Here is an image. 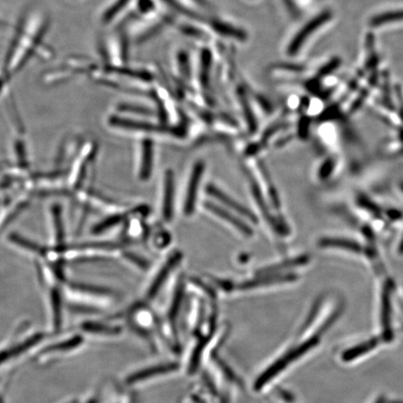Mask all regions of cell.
<instances>
[{
  "label": "cell",
  "instance_id": "1",
  "mask_svg": "<svg viewBox=\"0 0 403 403\" xmlns=\"http://www.w3.org/2000/svg\"><path fill=\"white\" fill-rule=\"evenodd\" d=\"M48 30L49 20L39 11L25 13L20 20L0 69V97L14 76L38 55L44 45Z\"/></svg>",
  "mask_w": 403,
  "mask_h": 403
},
{
  "label": "cell",
  "instance_id": "2",
  "mask_svg": "<svg viewBox=\"0 0 403 403\" xmlns=\"http://www.w3.org/2000/svg\"><path fill=\"white\" fill-rule=\"evenodd\" d=\"M320 337L315 335V336L309 338L306 342L301 343V345L292 348V350H289L287 353L285 354L284 356H282L280 359L273 362V364L267 368L266 370L258 377L257 380H256L254 390L256 391L261 390L264 385L271 382V380L275 378L282 371L285 370L290 363L294 362L295 360L300 359L304 354H306L307 352H309V350H311L315 346H317L318 343H320Z\"/></svg>",
  "mask_w": 403,
  "mask_h": 403
},
{
  "label": "cell",
  "instance_id": "3",
  "mask_svg": "<svg viewBox=\"0 0 403 403\" xmlns=\"http://www.w3.org/2000/svg\"><path fill=\"white\" fill-rule=\"evenodd\" d=\"M392 290L393 283L385 282L382 292L381 324L382 337L385 342H391L394 337L392 329Z\"/></svg>",
  "mask_w": 403,
  "mask_h": 403
},
{
  "label": "cell",
  "instance_id": "4",
  "mask_svg": "<svg viewBox=\"0 0 403 403\" xmlns=\"http://www.w3.org/2000/svg\"><path fill=\"white\" fill-rule=\"evenodd\" d=\"M332 17L331 11H324V13L318 14L317 17L312 19L308 24L304 25L300 32H299L297 35L295 36V38L293 39V41L290 42L289 49H287V53H289V55H295L298 50L301 49V46H303L304 41H306L315 31H317L318 28L322 27L323 25H325L327 22L329 21Z\"/></svg>",
  "mask_w": 403,
  "mask_h": 403
},
{
  "label": "cell",
  "instance_id": "5",
  "mask_svg": "<svg viewBox=\"0 0 403 403\" xmlns=\"http://www.w3.org/2000/svg\"><path fill=\"white\" fill-rule=\"evenodd\" d=\"M204 171L205 163L203 162L196 163L191 171L184 204V213L187 216H191L196 210L197 193H198L199 185Z\"/></svg>",
  "mask_w": 403,
  "mask_h": 403
},
{
  "label": "cell",
  "instance_id": "6",
  "mask_svg": "<svg viewBox=\"0 0 403 403\" xmlns=\"http://www.w3.org/2000/svg\"><path fill=\"white\" fill-rule=\"evenodd\" d=\"M182 254L180 252H175L173 255L166 260L165 264H163L162 268L158 272L156 278L152 281L151 287L149 289L148 294L146 297L149 300H152L158 294L160 287H163V283L168 280L169 275L172 271L176 268L177 264L182 261Z\"/></svg>",
  "mask_w": 403,
  "mask_h": 403
},
{
  "label": "cell",
  "instance_id": "7",
  "mask_svg": "<svg viewBox=\"0 0 403 403\" xmlns=\"http://www.w3.org/2000/svg\"><path fill=\"white\" fill-rule=\"evenodd\" d=\"M207 193L210 194L214 198L218 199L222 204L226 205L231 210L235 211V213L240 214L244 218L250 219V221L257 222L258 219L256 218L254 214L252 211L245 207L243 205L239 204L238 201L233 199L232 197L227 196L226 193L215 187V186L208 185Z\"/></svg>",
  "mask_w": 403,
  "mask_h": 403
},
{
  "label": "cell",
  "instance_id": "8",
  "mask_svg": "<svg viewBox=\"0 0 403 403\" xmlns=\"http://www.w3.org/2000/svg\"><path fill=\"white\" fill-rule=\"evenodd\" d=\"M179 367V366L177 363H166V364H160L155 366V367L144 369V370L137 371V373L129 376L128 378H126L125 383L128 385L137 384V383L142 382L144 380L177 371Z\"/></svg>",
  "mask_w": 403,
  "mask_h": 403
},
{
  "label": "cell",
  "instance_id": "9",
  "mask_svg": "<svg viewBox=\"0 0 403 403\" xmlns=\"http://www.w3.org/2000/svg\"><path fill=\"white\" fill-rule=\"evenodd\" d=\"M205 207L208 211L212 212L214 215L218 216L219 219H224V221L232 225L233 228H235L236 230L240 231V233H243L244 235L252 236L253 235L252 228L245 224L241 219L236 218V217L233 215V214L230 213L229 211L224 210V208L213 204V203H207Z\"/></svg>",
  "mask_w": 403,
  "mask_h": 403
},
{
  "label": "cell",
  "instance_id": "10",
  "mask_svg": "<svg viewBox=\"0 0 403 403\" xmlns=\"http://www.w3.org/2000/svg\"><path fill=\"white\" fill-rule=\"evenodd\" d=\"M175 180L173 171H166L163 183V217L165 221L173 219Z\"/></svg>",
  "mask_w": 403,
  "mask_h": 403
},
{
  "label": "cell",
  "instance_id": "11",
  "mask_svg": "<svg viewBox=\"0 0 403 403\" xmlns=\"http://www.w3.org/2000/svg\"><path fill=\"white\" fill-rule=\"evenodd\" d=\"M43 334H34L32 337L17 343L16 346L3 349V350L0 351V365L4 364V363L13 359V357H18L19 355L25 353L28 349L32 348L36 343L41 342V341L43 339Z\"/></svg>",
  "mask_w": 403,
  "mask_h": 403
},
{
  "label": "cell",
  "instance_id": "12",
  "mask_svg": "<svg viewBox=\"0 0 403 403\" xmlns=\"http://www.w3.org/2000/svg\"><path fill=\"white\" fill-rule=\"evenodd\" d=\"M379 339L377 337L371 338L367 341H364L360 345L353 346L346 349L342 354V360L345 362H353L357 357L363 356V355L369 353L378 346Z\"/></svg>",
  "mask_w": 403,
  "mask_h": 403
},
{
  "label": "cell",
  "instance_id": "13",
  "mask_svg": "<svg viewBox=\"0 0 403 403\" xmlns=\"http://www.w3.org/2000/svg\"><path fill=\"white\" fill-rule=\"evenodd\" d=\"M111 125L115 128L129 129V130L146 131V132H162L165 131V128H159L151 125V123L135 122V121L123 119V118L114 116L109 119Z\"/></svg>",
  "mask_w": 403,
  "mask_h": 403
},
{
  "label": "cell",
  "instance_id": "14",
  "mask_svg": "<svg viewBox=\"0 0 403 403\" xmlns=\"http://www.w3.org/2000/svg\"><path fill=\"white\" fill-rule=\"evenodd\" d=\"M140 179L148 180L151 177L152 166H153V143L151 139H145L142 144V155H141Z\"/></svg>",
  "mask_w": 403,
  "mask_h": 403
},
{
  "label": "cell",
  "instance_id": "15",
  "mask_svg": "<svg viewBox=\"0 0 403 403\" xmlns=\"http://www.w3.org/2000/svg\"><path fill=\"white\" fill-rule=\"evenodd\" d=\"M295 275H266L263 278H259L253 279V280H250L242 283L240 286H238L239 289H255V287H266L269 286V285L276 284V283H283V282H290L295 280Z\"/></svg>",
  "mask_w": 403,
  "mask_h": 403
},
{
  "label": "cell",
  "instance_id": "16",
  "mask_svg": "<svg viewBox=\"0 0 403 403\" xmlns=\"http://www.w3.org/2000/svg\"><path fill=\"white\" fill-rule=\"evenodd\" d=\"M50 306L52 309L53 329H58L62 324V298L57 287H53L50 292Z\"/></svg>",
  "mask_w": 403,
  "mask_h": 403
},
{
  "label": "cell",
  "instance_id": "17",
  "mask_svg": "<svg viewBox=\"0 0 403 403\" xmlns=\"http://www.w3.org/2000/svg\"><path fill=\"white\" fill-rule=\"evenodd\" d=\"M83 342V338L81 335H76V336H73L70 339L64 340L63 342L50 346L42 354H43V356L45 355H47V356L50 355V356L53 354H60L63 353V352L73 350V349L78 348Z\"/></svg>",
  "mask_w": 403,
  "mask_h": 403
},
{
  "label": "cell",
  "instance_id": "18",
  "mask_svg": "<svg viewBox=\"0 0 403 403\" xmlns=\"http://www.w3.org/2000/svg\"><path fill=\"white\" fill-rule=\"evenodd\" d=\"M81 329L89 334H95L116 335L122 332V328L120 327L109 326L103 323L93 322V321L83 323L81 325Z\"/></svg>",
  "mask_w": 403,
  "mask_h": 403
},
{
  "label": "cell",
  "instance_id": "19",
  "mask_svg": "<svg viewBox=\"0 0 403 403\" xmlns=\"http://www.w3.org/2000/svg\"><path fill=\"white\" fill-rule=\"evenodd\" d=\"M402 20L403 10L393 11L374 17L370 21V25L371 27H376L391 22L402 21Z\"/></svg>",
  "mask_w": 403,
  "mask_h": 403
},
{
  "label": "cell",
  "instance_id": "20",
  "mask_svg": "<svg viewBox=\"0 0 403 403\" xmlns=\"http://www.w3.org/2000/svg\"><path fill=\"white\" fill-rule=\"evenodd\" d=\"M211 337H212V334L203 337L198 345L196 346V349H194L193 356H191V359L190 367H189V371H190L191 374L196 373L197 368L199 367L200 360H201L203 352H204V349L207 343H210Z\"/></svg>",
  "mask_w": 403,
  "mask_h": 403
},
{
  "label": "cell",
  "instance_id": "21",
  "mask_svg": "<svg viewBox=\"0 0 403 403\" xmlns=\"http://www.w3.org/2000/svg\"><path fill=\"white\" fill-rule=\"evenodd\" d=\"M183 294H184V285H183L182 282H180L177 285L173 303H172L170 311H169V317H170L171 321L176 320L177 313L179 311L180 306H182Z\"/></svg>",
  "mask_w": 403,
  "mask_h": 403
},
{
  "label": "cell",
  "instance_id": "22",
  "mask_svg": "<svg viewBox=\"0 0 403 403\" xmlns=\"http://www.w3.org/2000/svg\"><path fill=\"white\" fill-rule=\"evenodd\" d=\"M213 27L215 28L216 31H218V32L222 34V35L233 36V38L238 39H246L245 38V36H246V34L242 32V31L238 29V28L231 27V25L221 24V22H214Z\"/></svg>",
  "mask_w": 403,
  "mask_h": 403
},
{
  "label": "cell",
  "instance_id": "23",
  "mask_svg": "<svg viewBox=\"0 0 403 403\" xmlns=\"http://www.w3.org/2000/svg\"><path fill=\"white\" fill-rule=\"evenodd\" d=\"M343 306L337 307V309H335L334 311L332 313L331 315L327 318L325 322H324L322 325L320 326V328L318 329V331L315 335H317L318 337H320L321 335L325 334L326 332H328L329 328H331V327L334 325L335 322H336L338 318L340 317L341 314L343 313Z\"/></svg>",
  "mask_w": 403,
  "mask_h": 403
},
{
  "label": "cell",
  "instance_id": "24",
  "mask_svg": "<svg viewBox=\"0 0 403 403\" xmlns=\"http://www.w3.org/2000/svg\"><path fill=\"white\" fill-rule=\"evenodd\" d=\"M322 298H318L317 300L315 301L314 306H313L311 310H310L308 317H307L306 321H304L303 327H301V334H303V332H306V329L312 325V323L314 322V320L317 317L318 313H320V310L321 306H322Z\"/></svg>",
  "mask_w": 403,
  "mask_h": 403
},
{
  "label": "cell",
  "instance_id": "25",
  "mask_svg": "<svg viewBox=\"0 0 403 403\" xmlns=\"http://www.w3.org/2000/svg\"><path fill=\"white\" fill-rule=\"evenodd\" d=\"M128 2L129 0H118L104 13L103 21L108 24L109 22H111L112 19L117 16V14L125 7V5H128Z\"/></svg>",
  "mask_w": 403,
  "mask_h": 403
},
{
  "label": "cell",
  "instance_id": "26",
  "mask_svg": "<svg viewBox=\"0 0 403 403\" xmlns=\"http://www.w3.org/2000/svg\"><path fill=\"white\" fill-rule=\"evenodd\" d=\"M340 64L341 60L339 58L332 59L329 63L325 64V66H324L322 69L318 71V77L323 78L326 77V76H328L329 74H331V73L334 72V70H336L338 67H339Z\"/></svg>",
  "mask_w": 403,
  "mask_h": 403
},
{
  "label": "cell",
  "instance_id": "27",
  "mask_svg": "<svg viewBox=\"0 0 403 403\" xmlns=\"http://www.w3.org/2000/svg\"><path fill=\"white\" fill-rule=\"evenodd\" d=\"M216 362H218L219 368L221 369V371H224L228 379L232 380L233 382H236L238 384L240 383L238 381V377H236L235 374H233V371L231 370L229 366H228L226 363L222 362V360H219V357H216Z\"/></svg>",
  "mask_w": 403,
  "mask_h": 403
},
{
  "label": "cell",
  "instance_id": "28",
  "mask_svg": "<svg viewBox=\"0 0 403 403\" xmlns=\"http://www.w3.org/2000/svg\"><path fill=\"white\" fill-rule=\"evenodd\" d=\"M278 395L281 397L282 399H284L285 402L292 403L294 402V397L292 395V394L287 392L286 390H281L280 388H278Z\"/></svg>",
  "mask_w": 403,
  "mask_h": 403
},
{
  "label": "cell",
  "instance_id": "29",
  "mask_svg": "<svg viewBox=\"0 0 403 403\" xmlns=\"http://www.w3.org/2000/svg\"><path fill=\"white\" fill-rule=\"evenodd\" d=\"M143 8L144 11H149L151 10V4L149 1H143V4L141 5V8Z\"/></svg>",
  "mask_w": 403,
  "mask_h": 403
},
{
  "label": "cell",
  "instance_id": "30",
  "mask_svg": "<svg viewBox=\"0 0 403 403\" xmlns=\"http://www.w3.org/2000/svg\"><path fill=\"white\" fill-rule=\"evenodd\" d=\"M374 403H385V397H379V398L377 399L376 402Z\"/></svg>",
  "mask_w": 403,
  "mask_h": 403
},
{
  "label": "cell",
  "instance_id": "31",
  "mask_svg": "<svg viewBox=\"0 0 403 403\" xmlns=\"http://www.w3.org/2000/svg\"><path fill=\"white\" fill-rule=\"evenodd\" d=\"M6 27H7V22L0 19V29H1V28H5Z\"/></svg>",
  "mask_w": 403,
  "mask_h": 403
},
{
  "label": "cell",
  "instance_id": "32",
  "mask_svg": "<svg viewBox=\"0 0 403 403\" xmlns=\"http://www.w3.org/2000/svg\"><path fill=\"white\" fill-rule=\"evenodd\" d=\"M390 403H403V401H392L390 402Z\"/></svg>",
  "mask_w": 403,
  "mask_h": 403
},
{
  "label": "cell",
  "instance_id": "33",
  "mask_svg": "<svg viewBox=\"0 0 403 403\" xmlns=\"http://www.w3.org/2000/svg\"><path fill=\"white\" fill-rule=\"evenodd\" d=\"M0 403H5L4 402H3L1 397H0Z\"/></svg>",
  "mask_w": 403,
  "mask_h": 403
},
{
  "label": "cell",
  "instance_id": "34",
  "mask_svg": "<svg viewBox=\"0 0 403 403\" xmlns=\"http://www.w3.org/2000/svg\"><path fill=\"white\" fill-rule=\"evenodd\" d=\"M87 403H95V401H90L89 402Z\"/></svg>",
  "mask_w": 403,
  "mask_h": 403
},
{
  "label": "cell",
  "instance_id": "35",
  "mask_svg": "<svg viewBox=\"0 0 403 403\" xmlns=\"http://www.w3.org/2000/svg\"><path fill=\"white\" fill-rule=\"evenodd\" d=\"M69 403H77V402H69Z\"/></svg>",
  "mask_w": 403,
  "mask_h": 403
}]
</instances>
